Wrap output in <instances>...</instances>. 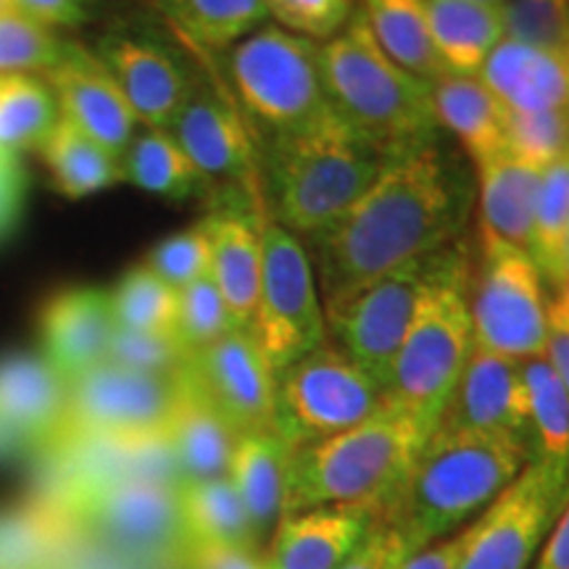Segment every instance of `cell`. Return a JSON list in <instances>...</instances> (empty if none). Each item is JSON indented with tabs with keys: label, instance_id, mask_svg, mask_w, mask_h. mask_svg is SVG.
Listing matches in <instances>:
<instances>
[{
	"label": "cell",
	"instance_id": "obj_1",
	"mask_svg": "<svg viewBox=\"0 0 569 569\" xmlns=\"http://www.w3.org/2000/svg\"><path fill=\"white\" fill-rule=\"evenodd\" d=\"M465 161L440 138L398 153L343 217L306 240L325 319L398 267L459 243L475 203Z\"/></svg>",
	"mask_w": 569,
	"mask_h": 569
},
{
	"label": "cell",
	"instance_id": "obj_2",
	"mask_svg": "<svg viewBox=\"0 0 569 569\" xmlns=\"http://www.w3.org/2000/svg\"><path fill=\"white\" fill-rule=\"evenodd\" d=\"M532 459V443L515 432L438 425L377 522L425 549L472 525Z\"/></svg>",
	"mask_w": 569,
	"mask_h": 569
},
{
	"label": "cell",
	"instance_id": "obj_3",
	"mask_svg": "<svg viewBox=\"0 0 569 569\" xmlns=\"http://www.w3.org/2000/svg\"><path fill=\"white\" fill-rule=\"evenodd\" d=\"M388 156L327 109L298 130L269 134L261 153V196L284 230L309 240L351 209Z\"/></svg>",
	"mask_w": 569,
	"mask_h": 569
},
{
	"label": "cell",
	"instance_id": "obj_4",
	"mask_svg": "<svg viewBox=\"0 0 569 569\" xmlns=\"http://www.w3.org/2000/svg\"><path fill=\"white\" fill-rule=\"evenodd\" d=\"M436 427L386 403L351 430L296 448L288 467L284 515L306 509H367L390 501Z\"/></svg>",
	"mask_w": 569,
	"mask_h": 569
},
{
	"label": "cell",
	"instance_id": "obj_5",
	"mask_svg": "<svg viewBox=\"0 0 569 569\" xmlns=\"http://www.w3.org/2000/svg\"><path fill=\"white\" fill-rule=\"evenodd\" d=\"M327 101L388 159L440 138L430 84L377 46L361 11L319 46Z\"/></svg>",
	"mask_w": 569,
	"mask_h": 569
},
{
	"label": "cell",
	"instance_id": "obj_6",
	"mask_svg": "<svg viewBox=\"0 0 569 569\" xmlns=\"http://www.w3.org/2000/svg\"><path fill=\"white\" fill-rule=\"evenodd\" d=\"M469 272L472 259L461 240L438 253L386 382L390 403L432 427L443 419L459 377L475 351Z\"/></svg>",
	"mask_w": 569,
	"mask_h": 569
},
{
	"label": "cell",
	"instance_id": "obj_7",
	"mask_svg": "<svg viewBox=\"0 0 569 569\" xmlns=\"http://www.w3.org/2000/svg\"><path fill=\"white\" fill-rule=\"evenodd\" d=\"M227 69L240 106L267 138L298 130L330 109L319 46L277 24L259 27L230 48Z\"/></svg>",
	"mask_w": 569,
	"mask_h": 569
},
{
	"label": "cell",
	"instance_id": "obj_8",
	"mask_svg": "<svg viewBox=\"0 0 569 569\" xmlns=\"http://www.w3.org/2000/svg\"><path fill=\"white\" fill-rule=\"evenodd\" d=\"M549 284L528 251L478 238V261L469 272V317L475 346L528 361L546 353Z\"/></svg>",
	"mask_w": 569,
	"mask_h": 569
},
{
	"label": "cell",
	"instance_id": "obj_9",
	"mask_svg": "<svg viewBox=\"0 0 569 569\" xmlns=\"http://www.w3.org/2000/svg\"><path fill=\"white\" fill-rule=\"evenodd\" d=\"M261 284L251 322L253 338L274 372L327 340V319L311 256L303 240L259 209Z\"/></svg>",
	"mask_w": 569,
	"mask_h": 569
},
{
	"label": "cell",
	"instance_id": "obj_10",
	"mask_svg": "<svg viewBox=\"0 0 569 569\" xmlns=\"http://www.w3.org/2000/svg\"><path fill=\"white\" fill-rule=\"evenodd\" d=\"M388 403L386 390L332 340L277 372L274 430L301 448L351 430Z\"/></svg>",
	"mask_w": 569,
	"mask_h": 569
},
{
	"label": "cell",
	"instance_id": "obj_11",
	"mask_svg": "<svg viewBox=\"0 0 569 569\" xmlns=\"http://www.w3.org/2000/svg\"><path fill=\"white\" fill-rule=\"evenodd\" d=\"M67 511L90 536L148 565L188 567L196 549L182 517L180 486L151 480L106 482L71 496Z\"/></svg>",
	"mask_w": 569,
	"mask_h": 569
},
{
	"label": "cell",
	"instance_id": "obj_12",
	"mask_svg": "<svg viewBox=\"0 0 569 569\" xmlns=\"http://www.w3.org/2000/svg\"><path fill=\"white\" fill-rule=\"evenodd\" d=\"M569 501V472L532 459L465 528L459 569H532Z\"/></svg>",
	"mask_w": 569,
	"mask_h": 569
},
{
	"label": "cell",
	"instance_id": "obj_13",
	"mask_svg": "<svg viewBox=\"0 0 569 569\" xmlns=\"http://www.w3.org/2000/svg\"><path fill=\"white\" fill-rule=\"evenodd\" d=\"M177 401L180 369L172 375H153L103 361L69 382L63 438L140 440L167 436Z\"/></svg>",
	"mask_w": 569,
	"mask_h": 569
},
{
	"label": "cell",
	"instance_id": "obj_14",
	"mask_svg": "<svg viewBox=\"0 0 569 569\" xmlns=\"http://www.w3.org/2000/svg\"><path fill=\"white\" fill-rule=\"evenodd\" d=\"M438 253L398 267L396 272L367 284L359 296L327 315V332L332 336V343L382 390Z\"/></svg>",
	"mask_w": 569,
	"mask_h": 569
},
{
	"label": "cell",
	"instance_id": "obj_15",
	"mask_svg": "<svg viewBox=\"0 0 569 569\" xmlns=\"http://www.w3.org/2000/svg\"><path fill=\"white\" fill-rule=\"evenodd\" d=\"M169 134L177 140L209 190L224 188L251 203H264L261 167L251 132L234 106L209 88H190Z\"/></svg>",
	"mask_w": 569,
	"mask_h": 569
},
{
	"label": "cell",
	"instance_id": "obj_16",
	"mask_svg": "<svg viewBox=\"0 0 569 569\" xmlns=\"http://www.w3.org/2000/svg\"><path fill=\"white\" fill-rule=\"evenodd\" d=\"M184 372L234 432L274 430L277 372L251 330H232L190 353Z\"/></svg>",
	"mask_w": 569,
	"mask_h": 569
},
{
	"label": "cell",
	"instance_id": "obj_17",
	"mask_svg": "<svg viewBox=\"0 0 569 569\" xmlns=\"http://www.w3.org/2000/svg\"><path fill=\"white\" fill-rule=\"evenodd\" d=\"M46 74L61 117L122 161L140 122L103 61L77 42H67L59 63Z\"/></svg>",
	"mask_w": 569,
	"mask_h": 569
},
{
	"label": "cell",
	"instance_id": "obj_18",
	"mask_svg": "<svg viewBox=\"0 0 569 569\" xmlns=\"http://www.w3.org/2000/svg\"><path fill=\"white\" fill-rule=\"evenodd\" d=\"M96 56L124 92L138 122L169 130L193 88L172 51L151 38L113 32L98 42Z\"/></svg>",
	"mask_w": 569,
	"mask_h": 569
},
{
	"label": "cell",
	"instance_id": "obj_19",
	"mask_svg": "<svg viewBox=\"0 0 569 569\" xmlns=\"http://www.w3.org/2000/svg\"><path fill=\"white\" fill-rule=\"evenodd\" d=\"M440 427L515 432L532 443L522 361L475 346Z\"/></svg>",
	"mask_w": 569,
	"mask_h": 569
},
{
	"label": "cell",
	"instance_id": "obj_20",
	"mask_svg": "<svg viewBox=\"0 0 569 569\" xmlns=\"http://www.w3.org/2000/svg\"><path fill=\"white\" fill-rule=\"evenodd\" d=\"M117 319L109 290L80 284L63 288L42 303L40 343L42 359L71 382L74 377L103 365Z\"/></svg>",
	"mask_w": 569,
	"mask_h": 569
},
{
	"label": "cell",
	"instance_id": "obj_21",
	"mask_svg": "<svg viewBox=\"0 0 569 569\" xmlns=\"http://www.w3.org/2000/svg\"><path fill=\"white\" fill-rule=\"evenodd\" d=\"M367 509H306L282 515L267 540V569H338L372 530Z\"/></svg>",
	"mask_w": 569,
	"mask_h": 569
},
{
	"label": "cell",
	"instance_id": "obj_22",
	"mask_svg": "<svg viewBox=\"0 0 569 569\" xmlns=\"http://www.w3.org/2000/svg\"><path fill=\"white\" fill-rule=\"evenodd\" d=\"M201 224L211 246V280L230 309L232 325L251 330L261 284L259 209L224 206Z\"/></svg>",
	"mask_w": 569,
	"mask_h": 569
},
{
	"label": "cell",
	"instance_id": "obj_23",
	"mask_svg": "<svg viewBox=\"0 0 569 569\" xmlns=\"http://www.w3.org/2000/svg\"><path fill=\"white\" fill-rule=\"evenodd\" d=\"M69 382L42 356L0 359V417L24 432L38 451L53 448L67 430Z\"/></svg>",
	"mask_w": 569,
	"mask_h": 569
},
{
	"label": "cell",
	"instance_id": "obj_24",
	"mask_svg": "<svg viewBox=\"0 0 569 569\" xmlns=\"http://www.w3.org/2000/svg\"><path fill=\"white\" fill-rule=\"evenodd\" d=\"M478 77L509 113L569 111V59L501 40Z\"/></svg>",
	"mask_w": 569,
	"mask_h": 569
},
{
	"label": "cell",
	"instance_id": "obj_25",
	"mask_svg": "<svg viewBox=\"0 0 569 569\" xmlns=\"http://www.w3.org/2000/svg\"><path fill=\"white\" fill-rule=\"evenodd\" d=\"M475 203H478V238L509 243L530 251L532 217L543 169L498 153L475 167Z\"/></svg>",
	"mask_w": 569,
	"mask_h": 569
},
{
	"label": "cell",
	"instance_id": "obj_26",
	"mask_svg": "<svg viewBox=\"0 0 569 569\" xmlns=\"http://www.w3.org/2000/svg\"><path fill=\"white\" fill-rule=\"evenodd\" d=\"M238 432L211 407L190 375L180 369V401L169 422L167 443L172 448L180 482L224 478L230 469Z\"/></svg>",
	"mask_w": 569,
	"mask_h": 569
},
{
	"label": "cell",
	"instance_id": "obj_27",
	"mask_svg": "<svg viewBox=\"0 0 569 569\" xmlns=\"http://www.w3.org/2000/svg\"><path fill=\"white\" fill-rule=\"evenodd\" d=\"M430 90L438 127L459 142L472 167L507 151L509 111L478 74H443Z\"/></svg>",
	"mask_w": 569,
	"mask_h": 569
},
{
	"label": "cell",
	"instance_id": "obj_28",
	"mask_svg": "<svg viewBox=\"0 0 569 569\" xmlns=\"http://www.w3.org/2000/svg\"><path fill=\"white\" fill-rule=\"evenodd\" d=\"M290 457L293 448L277 430L246 432L234 440L227 478L238 490L261 546H267L284 515Z\"/></svg>",
	"mask_w": 569,
	"mask_h": 569
},
{
	"label": "cell",
	"instance_id": "obj_29",
	"mask_svg": "<svg viewBox=\"0 0 569 569\" xmlns=\"http://www.w3.org/2000/svg\"><path fill=\"white\" fill-rule=\"evenodd\" d=\"M432 46L446 74L475 77L503 40L501 6L480 0H425Z\"/></svg>",
	"mask_w": 569,
	"mask_h": 569
},
{
	"label": "cell",
	"instance_id": "obj_30",
	"mask_svg": "<svg viewBox=\"0 0 569 569\" xmlns=\"http://www.w3.org/2000/svg\"><path fill=\"white\" fill-rule=\"evenodd\" d=\"M38 153L46 163L53 190L69 201H80L124 182L122 161L88 138L67 117H59L48 138L38 146Z\"/></svg>",
	"mask_w": 569,
	"mask_h": 569
},
{
	"label": "cell",
	"instance_id": "obj_31",
	"mask_svg": "<svg viewBox=\"0 0 569 569\" xmlns=\"http://www.w3.org/2000/svg\"><path fill=\"white\" fill-rule=\"evenodd\" d=\"M361 17L377 46L417 80L432 84L446 74L432 46L425 0H361Z\"/></svg>",
	"mask_w": 569,
	"mask_h": 569
},
{
	"label": "cell",
	"instance_id": "obj_32",
	"mask_svg": "<svg viewBox=\"0 0 569 569\" xmlns=\"http://www.w3.org/2000/svg\"><path fill=\"white\" fill-rule=\"evenodd\" d=\"M180 501L193 546H213V549L246 553H256L261 546L243 501H240L238 490L227 475L224 478L182 482Z\"/></svg>",
	"mask_w": 569,
	"mask_h": 569
},
{
	"label": "cell",
	"instance_id": "obj_33",
	"mask_svg": "<svg viewBox=\"0 0 569 569\" xmlns=\"http://www.w3.org/2000/svg\"><path fill=\"white\" fill-rule=\"evenodd\" d=\"M122 177L134 188L167 201H188L211 193L172 134L153 127H146L132 138L122 156Z\"/></svg>",
	"mask_w": 569,
	"mask_h": 569
},
{
	"label": "cell",
	"instance_id": "obj_34",
	"mask_svg": "<svg viewBox=\"0 0 569 569\" xmlns=\"http://www.w3.org/2000/svg\"><path fill=\"white\" fill-rule=\"evenodd\" d=\"M159 9L201 51H230L269 19L264 0H159Z\"/></svg>",
	"mask_w": 569,
	"mask_h": 569
},
{
	"label": "cell",
	"instance_id": "obj_35",
	"mask_svg": "<svg viewBox=\"0 0 569 569\" xmlns=\"http://www.w3.org/2000/svg\"><path fill=\"white\" fill-rule=\"evenodd\" d=\"M536 459L569 472V393L546 356L522 361Z\"/></svg>",
	"mask_w": 569,
	"mask_h": 569
},
{
	"label": "cell",
	"instance_id": "obj_36",
	"mask_svg": "<svg viewBox=\"0 0 569 569\" xmlns=\"http://www.w3.org/2000/svg\"><path fill=\"white\" fill-rule=\"evenodd\" d=\"M59 117V103L46 80L34 74L0 77V151H38Z\"/></svg>",
	"mask_w": 569,
	"mask_h": 569
},
{
	"label": "cell",
	"instance_id": "obj_37",
	"mask_svg": "<svg viewBox=\"0 0 569 569\" xmlns=\"http://www.w3.org/2000/svg\"><path fill=\"white\" fill-rule=\"evenodd\" d=\"M569 232V156L543 169L532 217L530 259L551 290L561 288V251Z\"/></svg>",
	"mask_w": 569,
	"mask_h": 569
},
{
	"label": "cell",
	"instance_id": "obj_38",
	"mask_svg": "<svg viewBox=\"0 0 569 569\" xmlns=\"http://www.w3.org/2000/svg\"><path fill=\"white\" fill-rule=\"evenodd\" d=\"M109 296L117 327L174 336L180 293L174 288H169L146 264L127 269L122 280L113 284V290H109Z\"/></svg>",
	"mask_w": 569,
	"mask_h": 569
},
{
	"label": "cell",
	"instance_id": "obj_39",
	"mask_svg": "<svg viewBox=\"0 0 569 569\" xmlns=\"http://www.w3.org/2000/svg\"><path fill=\"white\" fill-rule=\"evenodd\" d=\"M63 46L42 21L21 11L0 13V77L46 74L59 63Z\"/></svg>",
	"mask_w": 569,
	"mask_h": 569
},
{
	"label": "cell",
	"instance_id": "obj_40",
	"mask_svg": "<svg viewBox=\"0 0 569 569\" xmlns=\"http://www.w3.org/2000/svg\"><path fill=\"white\" fill-rule=\"evenodd\" d=\"M503 40L569 59V0H503Z\"/></svg>",
	"mask_w": 569,
	"mask_h": 569
},
{
	"label": "cell",
	"instance_id": "obj_41",
	"mask_svg": "<svg viewBox=\"0 0 569 569\" xmlns=\"http://www.w3.org/2000/svg\"><path fill=\"white\" fill-rule=\"evenodd\" d=\"M232 330H238V327L232 325L230 309H227L224 298L219 293L217 282L211 280V274L180 290L174 336L188 356L211 346L213 340L224 338Z\"/></svg>",
	"mask_w": 569,
	"mask_h": 569
},
{
	"label": "cell",
	"instance_id": "obj_42",
	"mask_svg": "<svg viewBox=\"0 0 569 569\" xmlns=\"http://www.w3.org/2000/svg\"><path fill=\"white\" fill-rule=\"evenodd\" d=\"M507 153L546 169L569 156V111L509 113Z\"/></svg>",
	"mask_w": 569,
	"mask_h": 569
},
{
	"label": "cell",
	"instance_id": "obj_43",
	"mask_svg": "<svg viewBox=\"0 0 569 569\" xmlns=\"http://www.w3.org/2000/svg\"><path fill=\"white\" fill-rule=\"evenodd\" d=\"M153 274H159L169 288L180 293L201 277L211 274V246L203 224L198 222L190 230L174 232L163 238L148 251L142 261Z\"/></svg>",
	"mask_w": 569,
	"mask_h": 569
},
{
	"label": "cell",
	"instance_id": "obj_44",
	"mask_svg": "<svg viewBox=\"0 0 569 569\" xmlns=\"http://www.w3.org/2000/svg\"><path fill=\"white\" fill-rule=\"evenodd\" d=\"M269 17L282 30L306 40H332L353 19V0H264Z\"/></svg>",
	"mask_w": 569,
	"mask_h": 569
},
{
	"label": "cell",
	"instance_id": "obj_45",
	"mask_svg": "<svg viewBox=\"0 0 569 569\" xmlns=\"http://www.w3.org/2000/svg\"><path fill=\"white\" fill-rule=\"evenodd\" d=\"M106 361L127 369H138V372L172 375L177 369H182L184 361H188V351H184L177 336L138 332L117 327L111 336Z\"/></svg>",
	"mask_w": 569,
	"mask_h": 569
},
{
	"label": "cell",
	"instance_id": "obj_46",
	"mask_svg": "<svg viewBox=\"0 0 569 569\" xmlns=\"http://www.w3.org/2000/svg\"><path fill=\"white\" fill-rule=\"evenodd\" d=\"M415 553V549L393 528L375 522L348 559L338 569H398L403 559Z\"/></svg>",
	"mask_w": 569,
	"mask_h": 569
},
{
	"label": "cell",
	"instance_id": "obj_47",
	"mask_svg": "<svg viewBox=\"0 0 569 569\" xmlns=\"http://www.w3.org/2000/svg\"><path fill=\"white\" fill-rule=\"evenodd\" d=\"M543 356L569 393V288L553 290L549 298V340Z\"/></svg>",
	"mask_w": 569,
	"mask_h": 569
},
{
	"label": "cell",
	"instance_id": "obj_48",
	"mask_svg": "<svg viewBox=\"0 0 569 569\" xmlns=\"http://www.w3.org/2000/svg\"><path fill=\"white\" fill-rule=\"evenodd\" d=\"M27 174L19 156L0 151V240L9 238L24 209Z\"/></svg>",
	"mask_w": 569,
	"mask_h": 569
},
{
	"label": "cell",
	"instance_id": "obj_49",
	"mask_svg": "<svg viewBox=\"0 0 569 569\" xmlns=\"http://www.w3.org/2000/svg\"><path fill=\"white\" fill-rule=\"evenodd\" d=\"M17 11L42 21L46 27H77L88 21V0H13Z\"/></svg>",
	"mask_w": 569,
	"mask_h": 569
},
{
	"label": "cell",
	"instance_id": "obj_50",
	"mask_svg": "<svg viewBox=\"0 0 569 569\" xmlns=\"http://www.w3.org/2000/svg\"><path fill=\"white\" fill-rule=\"evenodd\" d=\"M461 549H465V530L409 553V557L398 565V569H459Z\"/></svg>",
	"mask_w": 569,
	"mask_h": 569
},
{
	"label": "cell",
	"instance_id": "obj_51",
	"mask_svg": "<svg viewBox=\"0 0 569 569\" xmlns=\"http://www.w3.org/2000/svg\"><path fill=\"white\" fill-rule=\"evenodd\" d=\"M188 567L193 569H267L264 561L256 559V553L213 549V546H196L190 553Z\"/></svg>",
	"mask_w": 569,
	"mask_h": 569
},
{
	"label": "cell",
	"instance_id": "obj_52",
	"mask_svg": "<svg viewBox=\"0 0 569 569\" xmlns=\"http://www.w3.org/2000/svg\"><path fill=\"white\" fill-rule=\"evenodd\" d=\"M532 569H569V501L561 509Z\"/></svg>",
	"mask_w": 569,
	"mask_h": 569
},
{
	"label": "cell",
	"instance_id": "obj_53",
	"mask_svg": "<svg viewBox=\"0 0 569 569\" xmlns=\"http://www.w3.org/2000/svg\"><path fill=\"white\" fill-rule=\"evenodd\" d=\"M32 451H38V446H34L24 432H19L17 427L0 417V461L21 459Z\"/></svg>",
	"mask_w": 569,
	"mask_h": 569
},
{
	"label": "cell",
	"instance_id": "obj_54",
	"mask_svg": "<svg viewBox=\"0 0 569 569\" xmlns=\"http://www.w3.org/2000/svg\"><path fill=\"white\" fill-rule=\"evenodd\" d=\"M561 288H569V232L565 240V251H561Z\"/></svg>",
	"mask_w": 569,
	"mask_h": 569
},
{
	"label": "cell",
	"instance_id": "obj_55",
	"mask_svg": "<svg viewBox=\"0 0 569 569\" xmlns=\"http://www.w3.org/2000/svg\"><path fill=\"white\" fill-rule=\"evenodd\" d=\"M3 11H17L13 0H0V13H3Z\"/></svg>",
	"mask_w": 569,
	"mask_h": 569
},
{
	"label": "cell",
	"instance_id": "obj_56",
	"mask_svg": "<svg viewBox=\"0 0 569 569\" xmlns=\"http://www.w3.org/2000/svg\"><path fill=\"white\" fill-rule=\"evenodd\" d=\"M480 3H490V6H501L503 0H480Z\"/></svg>",
	"mask_w": 569,
	"mask_h": 569
}]
</instances>
